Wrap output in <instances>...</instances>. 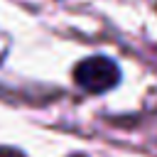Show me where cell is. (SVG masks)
Here are the masks:
<instances>
[{
  "label": "cell",
  "mask_w": 157,
  "mask_h": 157,
  "mask_svg": "<svg viewBox=\"0 0 157 157\" xmlns=\"http://www.w3.org/2000/svg\"><path fill=\"white\" fill-rule=\"evenodd\" d=\"M74 78H76V83L83 91H88V93H103V91L113 88L120 81V69L108 56H91V59H83L76 66Z\"/></svg>",
  "instance_id": "obj_1"
}]
</instances>
